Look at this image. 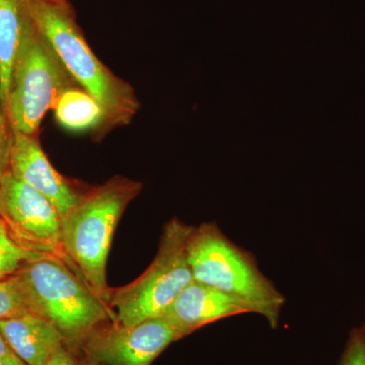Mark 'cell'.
Listing matches in <instances>:
<instances>
[{
	"label": "cell",
	"instance_id": "cell-1",
	"mask_svg": "<svg viewBox=\"0 0 365 365\" xmlns=\"http://www.w3.org/2000/svg\"><path fill=\"white\" fill-rule=\"evenodd\" d=\"M28 4L34 23L58 55L71 78L102 107L104 119L93 134L96 140L114 129L130 124L140 109L135 91L130 83L110 71L93 52L68 1L28 0Z\"/></svg>",
	"mask_w": 365,
	"mask_h": 365
},
{
	"label": "cell",
	"instance_id": "cell-2",
	"mask_svg": "<svg viewBox=\"0 0 365 365\" xmlns=\"http://www.w3.org/2000/svg\"><path fill=\"white\" fill-rule=\"evenodd\" d=\"M143 190V184L116 176L83 194L61 218V244L72 269L107 302L108 255L124 211Z\"/></svg>",
	"mask_w": 365,
	"mask_h": 365
},
{
	"label": "cell",
	"instance_id": "cell-3",
	"mask_svg": "<svg viewBox=\"0 0 365 365\" xmlns=\"http://www.w3.org/2000/svg\"><path fill=\"white\" fill-rule=\"evenodd\" d=\"M31 313L49 321L66 343L86 339L108 319L107 302L66 261L42 255L26 262L13 276Z\"/></svg>",
	"mask_w": 365,
	"mask_h": 365
},
{
	"label": "cell",
	"instance_id": "cell-4",
	"mask_svg": "<svg viewBox=\"0 0 365 365\" xmlns=\"http://www.w3.org/2000/svg\"><path fill=\"white\" fill-rule=\"evenodd\" d=\"M187 258L194 280L248 302L272 328L277 327L284 297L259 270L253 256L230 241L215 222L193 227Z\"/></svg>",
	"mask_w": 365,
	"mask_h": 365
},
{
	"label": "cell",
	"instance_id": "cell-5",
	"mask_svg": "<svg viewBox=\"0 0 365 365\" xmlns=\"http://www.w3.org/2000/svg\"><path fill=\"white\" fill-rule=\"evenodd\" d=\"M193 227L177 218L163 227L157 256L133 282L110 289L107 304L115 322L130 326L163 316L192 281L187 242Z\"/></svg>",
	"mask_w": 365,
	"mask_h": 365
},
{
	"label": "cell",
	"instance_id": "cell-6",
	"mask_svg": "<svg viewBox=\"0 0 365 365\" xmlns=\"http://www.w3.org/2000/svg\"><path fill=\"white\" fill-rule=\"evenodd\" d=\"M72 88L79 86L32 19L21 38L11 72L6 103L11 130L38 135L46 113Z\"/></svg>",
	"mask_w": 365,
	"mask_h": 365
},
{
	"label": "cell",
	"instance_id": "cell-7",
	"mask_svg": "<svg viewBox=\"0 0 365 365\" xmlns=\"http://www.w3.org/2000/svg\"><path fill=\"white\" fill-rule=\"evenodd\" d=\"M0 218L21 247L57 257L71 266L62 249L58 210L49 199L9 170L0 178Z\"/></svg>",
	"mask_w": 365,
	"mask_h": 365
},
{
	"label": "cell",
	"instance_id": "cell-8",
	"mask_svg": "<svg viewBox=\"0 0 365 365\" xmlns=\"http://www.w3.org/2000/svg\"><path fill=\"white\" fill-rule=\"evenodd\" d=\"M175 329L163 317L134 325L100 327L83 340L86 359L103 365H150L175 341Z\"/></svg>",
	"mask_w": 365,
	"mask_h": 365
},
{
	"label": "cell",
	"instance_id": "cell-9",
	"mask_svg": "<svg viewBox=\"0 0 365 365\" xmlns=\"http://www.w3.org/2000/svg\"><path fill=\"white\" fill-rule=\"evenodd\" d=\"M9 172L49 199L61 218L78 203L83 196L53 168L41 146L38 135L13 132Z\"/></svg>",
	"mask_w": 365,
	"mask_h": 365
},
{
	"label": "cell",
	"instance_id": "cell-10",
	"mask_svg": "<svg viewBox=\"0 0 365 365\" xmlns=\"http://www.w3.org/2000/svg\"><path fill=\"white\" fill-rule=\"evenodd\" d=\"M248 313L258 314L248 302L193 280L160 317L181 339L218 319Z\"/></svg>",
	"mask_w": 365,
	"mask_h": 365
},
{
	"label": "cell",
	"instance_id": "cell-11",
	"mask_svg": "<svg viewBox=\"0 0 365 365\" xmlns=\"http://www.w3.org/2000/svg\"><path fill=\"white\" fill-rule=\"evenodd\" d=\"M0 333L26 365H45L66 344L49 321L33 313L0 319Z\"/></svg>",
	"mask_w": 365,
	"mask_h": 365
},
{
	"label": "cell",
	"instance_id": "cell-12",
	"mask_svg": "<svg viewBox=\"0 0 365 365\" xmlns=\"http://www.w3.org/2000/svg\"><path fill=\"white\" fill-rule=\"evenodd\" d=\"M31 21L28 0H0V102L6 113L14 58Z\"/></svg>",
	"mask_w": 365,
	"mask_h": 365
},
{
	"label": "cell",
	"instance_id": "cell-13",
	"mask_svg": "<svg viewBox=\"0 0 365 365\" xmlns=\"http://www.w3.org/2000/svg\"><path fill=\"white\" fill-rule=\"evenodd\" d=\"M57 122L71 131L98 130L104 112L95 98L81 88L64 91L53 108Z\"/></svg>",
	"mask_w": 365,
	"mask_h": 365
},
{
	"label": "cell",
	"instance_id": "cell-14",
	"mask_svg": "<svg viewBox=\"0 0 365 365\" xmlns=\"http://www.w3.org/2000/svg\"><path fill=\"white\" fill-rule=\"evenodd\" d=\"M26 250L14 241L4 222L0 220V279L11 277L26 262L42 256Z\"/></svg>",
	"mask_w": 365,
	"mask_h": 365
},
{
	"label": "cell",
	"instance_id": "cell-15",
	"mask_svg": "<svg viewBox=\"0 0 365 365\" xmlns=\"http://www.w3.org/2000/svg\"><path fill=\"white\" fill-rule=\"evenodd\" d=\"M31 313L20 287L11 277L0 279V319Z\"/></svg>",
	"mask_w": 365,
	"mask_h": 365
},
{
	"label": "cell",
	"instance_id": "cell-16",
	"mask_svg": "<svg viewBox=\"0 0 365 365\" xmlns=\"http://www.w3.org/2000/svg\"><path fill=\"white\" fill-rule=\"evenodd\" d=\"M13 130L7 115L0 102V178L9 170Z\"/></svg>",
	"mask_w": 365,
	"mask_h": 365
},
{
	"label": "cell",
	"instance_id": "cell-17",
	"mask_svg": "<svg viewBox=\"0 0 365 365\" xmlns=\"http://www.w3.org/2000/svg\"><path fill=\"white\" fill-rule=\"evenodd\" d=\"M339 365H365V342L359 329L350 334Z\"/></svg>",
	"mask_w": 365,
	"mask_h": 365
},
{
	"label": "cell",
	"instance_id": "cell-18",
	"mask_svg": "<svg viewBox=\"0 0 365 365\" xmlns=\"http://www.w3.org/2000/svg\"><path fill=\"white\" fill-rule=\"evenodd\" d=\"M0 361L4 362L6 365H26L23 360L19 359L11 349V346L4 339L2 334L0 333Z\"/></svg>",
	"mask_w": 365,
	"mask_h": 365
},
{
	"label": "cell",
	"instance_id": "cell-19",
	"mask_svg": "<svg viewBox=\"0 0 365 365\" xmlns=\"http://www.w3.org/2000/svg\"><path fill=\"white\" fill-rule=\"evenodd\" d=\"M45 365H78L73 355L66 347L57 352Z\"/></svg>",
	"mask_w": 365,
	"mask_h": 365
},
{
	"label": "cell",
	"instance_id": "cell-20",
	"mask_svg": "<svg viewBox=\"0 0 365 365\" xmlns=\"http://www.w3.org/2000/svg\"><path fill=\"white\" fill-rule=\"evenodd\" d=\"M360 333H361L362 337H364V342H365V323L364 324V326L361 327V328H359Z\"/></svg>",
	"mask_w": 365,
	"mask_h": 365
},
{
	"label": "cell",
	"instance_id": "cell-21",
	"mask_svg": "<svg viewBox=\"0 0 365 365\" xmlns=\"http://www.w3.org/2000/svg\"><path fill=\"white\" fill-rule=\"evenodd\" d=\"M83 365H103V364H91V362H86V364H83Z\"/></svg>",
	"mask_w": 365,
	"mask_h": 365
},
{
	"label": "cell",
	"instance_id": "cell-22",
	"mask_svg": "<svg viewBox=\"0 0 365 365\" xmlns=\"http://www.w3.org/2000/svg\"><path fill=\"white\" fill-rule=\"evenodd\" d=\"M48 1H63V0H48Z\"/></svg>",
	"mask_w": 365,
	"mask_h": 365
},
{
	"label": "cell",
	"instance_id": "cell-23",
	"mask_svg": "<svg viewBox=\"0 0 365 365\" xmlns=\"http://www.w3.org/2000/svg\"><path fill=\"white\" fill-rule=\"evenodd\" d=\"M0 365H6V364H4V362L0 361Z\"/></svg>",
	"mask_w": 365,
	"mask_h": 365
},
{
	"label": "cell",
	"instance_id": "cell-24",
	"mask_svg": "<svg viewBox=\"0 0 365 365\" xmlns=\"http://www.w3.org/2000/svg\"><path fill=\"white\" fill-rule=\"evenodd\" d=\"M0 220H1V218H0Z\"/></svg>",
	"mask_w": 365,
	"mask_h": 365
}]
</instances>
